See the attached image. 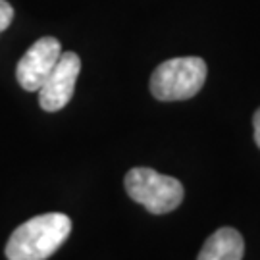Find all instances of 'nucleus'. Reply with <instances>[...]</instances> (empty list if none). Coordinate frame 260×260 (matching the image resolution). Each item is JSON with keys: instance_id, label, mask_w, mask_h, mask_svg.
Returning a JSON list of instances; mask_svg holds the SVG:
<instances>
[{"instance_id": "obj_5", "label": "nucleus", "mask_w": 260, "mask_h": 260, "mask_svg": "<svg viewBox=\"0 0 260 260\" xmlns=\"http://www.w3.org/2000/svg\"><path fill=\"white\" fill-rule=\"evenodd\" d=\"M62 54L60 41L54 37H43L37 43H33V47L21 56L16 68V79L18 83L29 91L35 93L41 89V85L45 83L50 72L54 70L58 58Z\"/></svg>"}, {"instance_id": "obj_4", "label": "nucleus", "mask_w": 260, "mask_h": 260, "mask_svg": "<svg viewBox=\"0 0 260 260\" xmlns=\"http://www.w3.org/2000/svg\"><path fill=\"white\" fill-rule=\"evenodd\" d=\"M81 72V60L75 52H62L54 70L39 89V104L45 112H58L72 101L75 81Z\"/></svg>"}, {"instance_id": "obj_6", "label": "nucleus", "mask_w": 260, "mask_h": 260, "mask_svg": "<svg viewBox=\"0 0 260 260\" xmlns=\"http://www.w3.org/2000/svg\"><path fill=\"white\" fill-rule=\"evenodd\" d=\"M243 254L245 241L241 233L233 228H222L206 239L197 260H241Z\"/></svg>"}, {"instance_id": "obj_7", "label": "nucleus", "mask_w": 260, "mask_h": 260, "mask_svg": "<svg viewBox=\"0 0 260 260\" xmlns=\"http://www.w3.org/2000/svg\"><path fill=\"white\" fill-rule=\"evenodd\" d=\"M12 19H14V8L6 0H0V33L10 27Z\"/></svg>"}, {"instance_id": "obj_1", "label": "nucleus", "mask_w": 260, "mask_h": 260, "mask_svg": "<svg viewBox=\"0 0 260 260\" xmlns=\"http://www.w3.org/2000/svg\"><path fill=\"white\" fill-rule=\"evenodd\" d=\"M72 233V220L60 212L41 214L14 230L6 243L8 260H47Z\"/></svg>"}, {"instance_id": "obj_3", "label": "nucleus", "mask_w": 260, "mask_h": 260, "mask_svg": "<svg viewBox=\"0 0 260 260\" xmlns=\"http://www.w3.org/2000/svg\"><path fill=\"white\" fill-rule=\"evenodd\" d=\"M127 195L152 214H168L183 203V185L172 176H162L150 168H133L125 176Z\"/></svg>"}, {"instance_id": "obj_8", "label": "nucleus", "mask_w": 260, "mask_h": 260, "mask_svg": "<svg viewBox=\"0 0 260 260\" xmlns=\"http://www.w3.org/2000/svg\"><path fill=\"white\" fill-rule=\"evenodd\" d=\"M252 125H254V141L260 149V108L254 112V118H252Z\"/></svg>"}, {"instance_id": "obj_2", "label": "nucleus", "mask_w": 260, "mask_h": 260, "mask_svg": "<svg viewBox=\"0 0 260 260\" xmlns=\"http://www.w3.org/2000/svg\"><path fill=\"white\" fill-rule=\"evenodd\" d=\"M206 81V62L197 56L172 58L158 66L150 75V93L158 101L193 99Z\"/></svg>"}]
</instances>
